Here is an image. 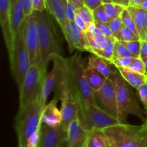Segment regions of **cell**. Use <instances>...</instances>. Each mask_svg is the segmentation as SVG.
<instances>
[{"label":"cell","instance_id":"1","mask_svg":"<svg viewBox=\"0 0 147 147\" xmlns=\"http://www.w3.org/2000/svg\"><path fill=\"white\" fill-rule=\"evenodd\" d=\"M42 110L40 100L20 108L15 119L19 147H37L42 125Z\"/></svg>","mask_w":147,"mask_h":147},{"label":"cell","instance_id":"2","mask_svg":"<svg viewBox=\"0 0 147 147\" xmlns=\"http://www.w3.org/2000/svg\"><path fill=\"white\" fill-rule=\"evenodd\" d=\"M34 11L38 32V62L46 74L48 63L55 55H61V50L56 38L54 27L47 9L43 11Z\"/></svg>","mask_w":147,"mask_h":147},{"label":"cell","instance_id":"3","mask_svg":"<svg viewBox=\"0 0 147 147\" xmlns=\"http://www.w3.org/2000/svg\"><path fill=\"white\" fill-rule=\"evenodd\" d=\"M110 147H147V125L119 123L103 129Z\"/></svg>","mask_w":147,"mask_h":147},{"label":"cell","instance_id":"4","mask_svg":"<svg viewBox=\"0 0 147 147\" xmlns=\"http://www.w3.org/2000/svg\"><path fill=\"white\" fill-rule=\"evenodd\" d=\"M110 78L113 80L116 88L118 106L117 119L119 122L126 123L129 115H134L144 122L145 119L142 109L133 92L131 90L129 83L122 77L119 70L115 72Z\"/></svg>","mask_w":147,"mask_h":147},{"label":"cell","instance_id":"5","mask_svg":"<svg viewBox=\"0 0 147 147\" xmlns=\"http://www.w3.org/2000/svg\"><path fill=\"white\" fill-rule=\"evenodd\" d=\"M67 59L72 85L79 105L88 107L96 104L95 92L89 85L85 73V60L78 53Z\"/></svg>","mask_w":147,"mask_h":147},{"label":"cell","instance_id":"6","mask_svg":"<svg viewBox=\"0 0 147 147\" xmlns=\"http://www.w3.org/2000/svg\"><path fill=\"white\" fill-rule=\"evenodd\" d=\"M47 74L43 72L38 63L30 65L20 90V108L32 102L40 100L44 78Z\"/></svg>","mask_w":147,"mask_h":147},{"label":"cell","instance_id":"7","mask_svg":"<svg viewBox=\"0 0 147 147\" xmlns=\"http://www.w3.org/2000/svg\"><path fill=\"white\" fill-rule=\"evenodd\" d=\"M9 56L12 77L20 89L31 65L30 56L23 40L21 30L14 37V47Z\"/></svg>","mask_w":147,"mask_h":147},{"label":"cell","instance_id":"8","mask_svg":"<svg viewBox=\"0 0 147 147\" xmlns=\"http://www.w3.org/2000/svg\"><path fill=\"white\" fill-rule=\"evenodd\" d=\"M78 119L82 126L88 131L94 129L103 130L120 123L117 118L108 113L97 104L88 107L79 105Z\"/></svg>","mask_w":147,"mask_h":147},{"label":"cell","instance_id":"9","mask_svg":"<svg viewBox=\"0 0 147 147\" xmlns=\"http://www.w3.org/2000/svg\"><path fill=\"white\" fill-rule=\"evenodd\" d=\"M52 60L53 69L45 77L40 95V103L42 109L45 106L46 100L50 93L55 90L60 83L67 67V58H64L62 55L54 56Z\"/></svg>","mask_w":147,"mask_h":147},{"label":"cell","instance_id":"10","mask_svg":"<svg viewBox=\"0 0 147 147\" xmlns=\"http://www.w3.org/2000/svg\"><path fill=\"white\" fill-rule=\"evenodd\" d=\"M20 30L24 45L29 53L31 65L37 63L39 57L38 32L34 11L24 17Z\"/></svg>","mask_w":147,"mask_h":147},{"label":"cell","instance_id":"11","mask_svg":"<svg viewBox=\"0 0 147 147\" xmlns=\"http://www.w3.org/2000/svg\"><path fill=\"white\" fill-rule=\"evenodd\" d=\"M96 104L111 116L117 118L118 106L115 85L111 78H108L101 88L95 92Z\"/></svg>","mask_w":147,"mask_h":147},{"label":"cell","instance_id":"12","mask_svg":"<svg viewBox=\"0 0 147 147\" xmlns=\"http://www.w3.org/2000/svg\"><path fill=\"white\" fill-rule=\"evenodd\" d=\"M61 30L65 37L70 53H73L75 49L80 51L88 52V42L85 32L81 31L74 22L67 20Z\"/></svg>","mask_w":147,"mask_h":147},{"label":"cell","instance_id":"13","mask_svg":"<svg viewBox=\"0 0 147 147\" xmlns=\"http://www.w3.org/2000/svg\"><path fill=\"white\" fill-rule=\"evenodd\" d=\"M67 133L63 130L61 125L53 128L42 123L37 147H60Z\"/></svg>","mask_w":147,"mask_h":147},{"label":"cell","instance_id":"14","mask_svg":"<svg viewBox=\"0 0 147 147\" xmlns=\"http://www.w3.org/2000/svg\"><path fill=\"white\" fill-rule=\"evenodd\" d=\"M0 23L7 51L10 55L14 47V36L10 16V0H0Z\"/></svg>","mask_w":147,"mask_h":147},{"label":"cell","instance_id":"15","mask_svg":"<svg viewBox=\"0 0 147 147\" xmlns=\"http://www.w3.org/2000/svg\"><path fill=\"white\" fill-rule=\"evenodd\" d=\"M89 131L80 124L78 116L70 123L67 131V139L70 147H86Z\"/></svg>","mask_w":147,"mask_h":147},{"label":"cell","instance_id":"16","mask_svg":"<svg viewBox=\"0 0 147 147\" xmlns=\"http://www.w3.org/2000/svg\"><path fill=\"white\" fill-rule=\"evenodd\" d=\"M57 100L53 99L44 106L41 112V123L51 127H57L61 125V111L57 107Z\"/></svg>","mask_w":147,"mask_h":147},{"label":"cell","instance_id":"17","mask_svg":"<svg viewBox=\"0 0 147 147\" xmlns=\"http://www.w3.org/2000/svg\"><path fill=\"white\" fill-rule=\"evenodd\" d=\"M133 18L141 40H144L147 32V10L133 6L127 7Z\"/></svg>","mask_w":147,"mask_h":147},{"label":"cell","instance_id":"18","mask_svg":"<svg viewBox=\"0 0 147 147\" xmlns=\"http://www.w3.org/2000/svg\"><path fill=\"white\" fill-rule=\"evenodd\" d=\"M10 16L11 30L14 37L20 32L25 17L20 0H10Z\"/></svg>","mask_w":147,"mask_h":147},{"label":"cell","instance_id":"19","mask_svg":"<svg viewBox=\"0 0 147 147\" xmlns=\"http://www.w3.org/2000/svg\"><path fill=\"white\" fill-rule=\"evenodd\" d=\"M47 9L50 15L53 16L58 23L60 28H63L67 22L65 11V0H45Z\"/></svg>","mask_w":147,"mask_h":147},{"label":"cell","instance_id":"20","mask_svg":"<svg viewBox=\"0 0 147 147\" xmlns=\"http://www.w3.org/2000/svg\"><path fill=\"white\" fill-rule=\"evenodd\" d=\"M116 68L124 80L129 83V86L136 90L142 85L146 83V75L133 71L129 68H123V67H116Z\"/></svg>","mask_w":147,"mask_h":147},{"label":"cell","instance_id":"21","mask_svg":"<svg viewBox=\"0 0 147 147\" xmlns=\"http://www.w3.org/2000/svg\"><path fill=\"white\" fill-rule=\"evenodd\" d=\"M85 73H86V78L89 85L94 92L98 91L99 89L101 88V87L108 79L106 76H103L102 73L93 68V67L89 65L88 64L86 65Z\"/></svg>","mask_w":147,"mask_h":147},{"label":"cell","instance_id":"22","mask_svg":"<svg viewBox=\"0 0 147 147\" xmlns=\"http://www.w3.org/2000/svg\"><path fill=\"white\" fill-rule=\"evenodd\" d=\"M88 64L102 73L107 78H109L115 73L110 65V64H111L110 62L96 55L92 54L89 56L88 58Z\"/></svg>","mask_w":147,"mask_h":147},{"label":"cell","instance_id":"23","mask_svg":"<svg viewBox=\"0 0 147 147\" xmlns=\"http://www.w3.org/2000/svg\"><path fill=\"white\" fill-rule=\"evenodd\" d=\"M86 147H110L108 138L103 130L94 129L90 131Z\"/></svg>","mask_w":147,"mask_h":147},{"label":"cell","instance_id":"24","mask_svg":"<svg viewBox=\"0 0 147 147\" xmlns=\"http://www.w3.org/2000/svg\"><path fill=\"white\" fill-rule=\"evenodd\" d=\"M103 4L108 16H109L111 20L121 17V14L126 9L123 6H121L118 4H115V3L113 2L105 3V4Z\"/></svg>","mask_w":147,"mask_h":147},{"label":"cell","instance_id":"25","mask_svg":"<svg viewBox=\"0 0 147 147\" xmlns=\"http://www.w3.org/2000/svg\"><path fill=\"white\" fill-rule=\"evenodd\" d=\"M116 40L119 41H135V40H141L139 34L134 32L132 30L123 25L120 32L116 37Z\"/></svg>","mask_w":147,"mask_h":147},{"label":"cell","instance_id":"26","mask_svg":"<svg viewBox=\"0 0 147 147\" xmlns=\"http://www.w3.org/2000/svg\"><path fill=\"white\" fill-rule=\"evenodd\" d=\"M119 57H135V56L128 50L127 47L121 42L116 40L114 44L113 58Z\"/></svg>","mask_w":147,"mask_h":147},{"label":"cell","instance_id":"27","mask_svg":"<svg viewBox=\"0 0 147 147\" xmlns=\"http://www.w3.org/2000/svg\"><path fill=\"white\" fill-rule=\"evenodd\" d=\"M115 42H111L109 43L107 46L103 47V49L100 50L99 51L96 52L94 55L103 57L105 60H108L109 62L111 63L113 59V53H114V44Z\"/></svg>","mask_w":147,"mask_h":147},{"label":"cell","instance_id":"28","mask_svg":"<svg viewBox=\"0 0 147 147\" xmlns=\"http://www.w3.org/2000/svg\"><path fill=\"white\" fill-rule=\"evenodd\" d=\"M121 18L123 26H125L126 27L129 28V30H132V31H133L134 32L136 33V34H139L137 29H136V24H135L134 23V21L133 18H132V17L131 16L129 11H128L127 8H126V9L122 12V14H121Z\"/></svg>","mask_w":147,"mask_h":147},{"label":"cell","instance_id":"29","mask_svg":"<svg viewBox=\"0 0 147 147\" xmlns=\"http://www.w3.org/2000/svg\"><path fill=\"white\" fill-rule=\"evenodd\" d=\"M93 18L95 22H99L108 23L111 20L109 17L108 16L106 10H105L103 4H101L98 7L93 11Z\"/></svg>","mask_w":147,"mask_h":147},{"label":"cell","instance_id":"30","mask_svg":"<svg viewBox=\"0 0 147 147\" xmlns=\"http://www.w3.org/2000/svg\"><path fill=\"white\" fill-rule=\"evenodd\" d=\"M77 14L80 16L86 22L87 24L95 22L94 18H93V11L86 6H83L80 8H78Z\"/></svg>","mask_w":147,"mask_h":147},{"label":"cell","instance_id":"31","mask_svg":"<svg viewBox=\"0 0 147 147\" xmlns=\"http://www.w3.org/2000/svg\"><path fill=\"white\" fill-rule=\"evenodd\" d=\"M126 46L128 50L135 56V57H140L141 40L135 41H120Z\"/></svg>","mask_w":147,"mask_h":147},{"label":"cell","instance_id":"32","mask_svg":"<svg viewBox=\"0 0 147 147\" xmlns=\"http://www.w3.org/2000/svg\"><path fill=\"white\" fill-rule=\"evenodd\" d=\"M78 7L70 0H65V11L67 20L73 21L77 14Z\"/></svg>","mask_w":147,"mask_h":147},{"label":"cell","instance_id":"33","mask_svg":"<svg viewBox=\"0 0 147 147\" xmlns=\"http://www.w3.org/2000/svg\"><path fill=\"white\" fill-rule=\"evenodd\" d=\"M128 68L133 70V71L146 75L144 63L143 60L141 57H134Z\"/></svg>","mask_w":147,"mask_h":147},{"label":"cell","instance_id":"34","mask_svg":"<svg viewBox=\"0 0 147 147\" xmlns=\"http://www.w3.org/2000/svg\"><path fill=\"white\" fill-rule=\"evenodd\" d=\"M108 24H109V27H110L111 30L113 37L116 39L118 34H119V32H120L121 29L123 27V22H122L121 18V17H119L114 19H111V20L108 22Z\"/></svg>","mask_w":147,"mask_h":147},{"label":"cell","instance_id":"35","mask_svg":"<svg viewBox=\"0 0 147 147\" xmlns=\"http://www.w3.org/2000/svg\"><path fill=\"white\" fill-rule=\"evenodd\" d=\"M134 57H119V58H113L111 61V64L116 67H123L128 68L133 61Z\"/></svg>","mask_w":147,"mask_h":147},{"label":"cell","instance_id":"36","mask_svg":"<svg viewBox=\"0 0 147 147\" xmlns=\"http://www.w3.org/2000/svg\"><path fill=\"white\" fill-rule=\"evenodd\" d=\"M138 96L141 102L143 104L144 108L147 112V83H144L137 89Z\"/></svg>","mask_w":147,"mask_h":147},{"label":"cell","instance_id":"37","mask_svg":"<svg viewBox=\"0 0 147 147\" xmlns=\"http://www.w3.org/2000/svg\"><path fill=\"white\" fill-rule=\"evenodd\" d=\"M95 23H96V26H97L98 28L100 30V33L103 36L109 37V38H114L108 23L99 22H95Z\"/></svg>","mask_w":147,"mask_h":147},{"label":"cell","instance_id":"38","mask_svg":"<svg viewBox=\"0 0 147 147\" xmlns=\"http://www.w3.org/2000/svg\"><path fill=\"white\" fill-rule=\"evenodd\" d=\"M33 11H43L47 9L45 0H32Z\"/></svg>","mask_w":147,"mask_h":147},{"label":"cell","instance_id":"39","mask_svg":"<svg viewBox=\"0 0 147 147\" xmlns=\"http://www.w3.org/2000/svg\"><path fill=\"white\" fill-rule=\"evenodd\" d=\"M20 1H21L23 11H24V14L25 17L31 14L33 12L32 0H20Z\"/></svg>","mask_w":147,"mask_h":147},{"label":"cell","instance_id":"40","mask_svg":"<svg viewBox=\"0 0 147 147\" xmlns=\"http://www.w3.org/2000/svg\"><path fill=\"white\" fill-rule=\"evenodd\" d=\"M83 1H84L85 6L90 9L92 11H93L99 6L103 4V2L100 0H83Z\"/></svg>","mask_w":147,"mask_h":147},{"label":"cell","instance_id":"41","mask_svg":"<svg viewBox=\"0 0 147 147\" xmlns=\"http://www.w3.org/2000/svg\"><path fill=\"white\" fill-rule=\"evenodd\" d=\"M73 22H74L75 24H76V26H77V27H78V28L80 29L81 31H83V32L86 31L87 24H86V22H85L84 20H83V19L80 17V16H78V14H76V16L75 17Z\"/></svg>","mask_w":147,"mask_h":147},{"label":"cell","instance_id":"42","mask_svg":"<svg viewBox=\"0 0 147 147\" xmlns=\"http://www.w3.org/2000/svg\"><path fill=\"white\" fill-rule=\"evenodd\" d=\"M147 57V42L146 40H141L140 57L142 59Z\"/></svg>","mask_w":147,"mask_h":147},{"label":"cell","instance_id":"43","mask_svg":"<svg viewBox=\"0 0 147 147\" xmlns=\"http://www.w3.org/2000/svg\"><path fill=\"white\" fill-rule=\"evenodd\" d=\"M111 2L115 3V4L123 6L126 8H127L130 5V0H111Z\"/></svg>","mask_w":147,"mask_h":147},{"label":"cell","instance_id":"44","mask_svg":"<svg viewBox=\"0 0 147 147\" xmlns=\"http://www.w3.org/2000/svg\"><path fill=\"white\" fill-rule=\"evenodd\" d=\"M70 1H71L78 8H80V7L85 6L83 0H70Z\"/></svg>","mask_w":147,"mask_h":147},{"label":"cell","instance_id":"45","mask_svg":"<svg viewBox=\"0 0 147 147\" xmlns=\"http://www.w3.org/2000/svg\"><path fill=\"white\" fill-rule=\"evenodd\" d=\"M136 7H139V8L147 10V0H144L141 4H139V5L136 6Z\"/></svg>","mask_w":147,"mask_h":147},{"label":"cell","instance_id":"46","mask_svg":"<svg viewBox=\"0 0 147 147\" xmlns=\"http://www.w3.org/2000/svg\"><path fill=\"white\" fill-rule=\"evenodd\" d=\"M144 0H130V5L129 6H133V7H136L139 5V4L143 1Z\"/></svg>","mask_w":147,"mask_h":147},{"label":"cell","instance_id":"47","mask_svg":"<svg viewBox=\"0 0 147 147\" xmlns=\"http://www.w3.org/2000/svg\"><path fill=\"white\" fill-rule=\"evenodd\" d=\"M60 147H70V146H69L68 142H67V137H65L64 139H63Z\"/></svg>","mask_w":147,"mask_h":147},{"label":"cell","instance_id":"48","mask_svg":"<svg viewBox=\"0 0 147 147\" xmlns=\"http://www.w3.org/2000/svg\"><path fill=\"white\" fill-rule=\"evenodd\" d=\"M144 61V65H145V68H146V74L147 75V57H145V58L142 59Z\"/></svg>","mask_w":147,"mask_h":147},{"label":"cell","instance_id":"49","mask_svg":"<svg viewBox=\"0 0 147 147\" xmlns=\"http://www.w3.org/2000/svg\"><path fill=\"white\" fill-rule=\"evenodd\" d=\"M100 1L103 2V4H105V3H110L111 2V0H100Z\"/></svg>","mask_w":147,"mask_h":147},{"label":"cell","instance_id":"50","mask_svg":"<svg viewBox=\"0 0 147 147\" xmlns=\"http://www.w3.org/2000/svg\"><path fill=\"white\" fill-rule=\"evenodd\" d=\"M144 124L147 125V118H146V119H145V121H144Z\"/></svg>","mask_w":147,"mask_h":147},{"label":"cell","instance_id":"51","mask_svg":"<svg viewBox=\"0 0 147 147\" xmlns=\"http://www.w3.org/2000/svg\"><path fill=\"white\" fill-rule=\"evenodd\" d=\"M144 40H146V41L147 42V32H146V36H145Z\"/></svg>","mask_w":147,"mask_h":147},{"label":"cell","instance_id":"52","mask_svg":"<svg viewBox=\"0 0 147 147\" xmlns=\"http://www.w3.org/2000/svg\"><path fill=\"white\" fill-rule=\"evenodd\" d=\"M146 76H147V75H146ZM146 83H147V79H146Z\"/></svg>","mask_w":147,"mask_h":147}]
</instances>
